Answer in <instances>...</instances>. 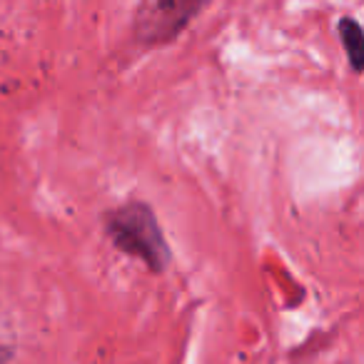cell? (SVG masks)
I'll return each instance as SVG.
<instances>
[{"label": "cell", "mask_w": 364, "mask_h": 364, "mask_svg": "<svg viewBox=\"0 0 364 364\" xmlns=\"http://www.w3.org/2000/svg\"><path fill=\"white\" fill-rule=\"evenodd\" d=\"M205 6L208 0H140L132 21V36L145 48L167 46L185 33Z\"/></svg>", "instance_id": "cell-2"}, {"label": "cell", "mask_w": 364, "mask_h": 364, "mask_svg": "<svg viewBox=\"0 0 364 364\" xmlns=\"http://www.w3.org/2000/svg\"><path fill=\"white\" fill-rule=\"evenodd\" d=\"M339 41L354 73H362V26L354 18H342L337 26Z\"/></svg>", "instance_id": "cell-3"}, {"label": "cell", "mask_w": 364, "mask_h": 364, "mask_svg": "<svg viewBox=\"0 0 364 364\" xmlns=\"http://www.w3.org/2000/svg\"><path fill=\"white\" fill-rule=\"evenodd\" d=\"M102 228L110 242L127 257H135L150 272L160 274L170 267V245L147 203L132 200L102 215Z\"/></svg>", "instance_id": "cell-1"}, {"label": "cell", "mask_w": 364, "mask_h": 364, "mask_svg": "<svg viewBox=\"0 0 364 364\" xmlns=\"http://www.w3.org/2000/svg\"><path fill=\"white\" fill-rule=\"evenodd\" d=\"M11 359H13V349H8V347L0 344V364H8Z\"/></svg>", "instance_id": "cell-4"}]
</instances>
